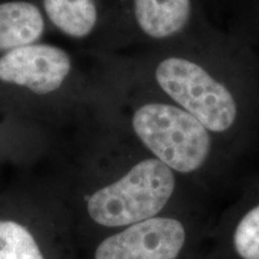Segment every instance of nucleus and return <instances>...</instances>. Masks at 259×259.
Listing matches in <instances>:
<instances>
[{
  "instance_id": "39448f33",
  "label": "nucleus",
  "mask_w": 259,
  "mask_h": 259,
  "mask_svg": "<svg viewBox=\"0 0 259 259\" xmlns=\"http://www.w3.org/2000/svg\"><path fill=\"white\" fill-rule=\"evenodd\" d=\"M185 236L179 220L156 216L107 238L97 247L95 259H176Z\"/></svg>"
},
{
  "instance_id": "f257e3e1",
  "label": "nucleus",
  "mask_w": 259,
  "mask_h": 259,
  "mask_svg": "<svg viewBox=\"0 0 259 259\" xmlns=\"http://www.w3.org/2000/svg\"><path fill=\"white\" fill-rule=\"evenodd\" d=\"M150 79L223 144L259 132V65L246 40L221 32L167 47L151 64Z\"/></svg>"
},
{
  "instance_id": "9d476101",
  "label": "nucleus",
  "mask_w": 259,
  "mask_h": 259,
  "mask_svg": "<svg viewBox=\"0 0 259 259\" xmlns=\"http://www.w3.org/2000/svg\"><path fill=\"white\" fill-rule=\"evenodd\" d=\"M254 16H255V21H257L258 23V27H259V9L258 10H254ZM255 53V52H254ZM255 56H257V59H258V65H259V54L255 53Z\"/></svg>"
},
{
  "instance_id": "6e6552de",
  "label": "nucleus",
  "mask_w": 259,
  "mask_h": 259,
  "mask_svg": "<svg viewBox=\"0 0 259 259\" xmlns=\"http://www.w3.org/2000/svg\"><path fill=\"white\" fill-rule=\"evenodd\" d=\"M44 6L52 23L73 38L87 37L99 22L96 0H44Z\"/></svg>"
},
{
  "instance_id": "20e7f679",
  "label": "nucleus",
  "mask_w": 259,
  "mask_h": 259,
  "mask_svg": "<svg viewBox=\"0 0 259 259\" xmlns=\"http://www.w3.org/2000/svg\"><path fill=\"white\" fill-rule=\"evenodd\" d=\"M131 16L139 34L163 46L216 37L204 0H131Z\"/></svg>"
},
{
  "instance_id": "f03ea898",
  "label": "nucleus",
  "mask_w": 259,
  "mask_h": 259,
  "mask_svg": "<svg viewBox=\"0 0 259 259\" xmlns=\"http://www.w3.org/2000/svg\"><path fill=\"white\" fill-rule=\"evenodd\" d=\"M130 126L151 156L176 174L202 170L223 144L197 119L162 95L136 106Z\"/></svg>"
},
{
  "instance_id": "9b49d317",
  "label": "nucleus",
  "mask_w": 259,
  "mask_h": 259,
  "mask_svg": "<svg viewBox=\"0 0 259 259\" xmlns=\"http://www.w3.org/2000/svg\"><path fill=\"white\" fill-rule=\"evenodd\" d=\"M253 5H254V10L259 9V0H253Z\"/></svg>"
},
{
  "instance_id": "1a4fd4ad",
  "label": "nucleus",
  "mask_w": 259,
  "mask_h": 259,
  "mask_svg": "<svg viewBox=\"0 0 259 259\" xmlns=\"http://www.w3.org/2000/svg\"><path fill=\"white\" fill-rule=\"evenodd\" d=\"M0 259H44V255L25 227L0 221Z\"/></svg>"
},
{
  "instance_id": "0eeeda50",
  "label": "nucleus",
  "mask_w": 259,
  "mask_h": 259,
  "mask_svg": "<svg viewBox=\"0 0 259 259\" xmlns=\"http://www.w3.org/2000/svg\"><path fill=\"white\" fill-rule=\"evenodd\" d=\"M44 29V17L31 3L0 4V51L9 52L32 45L41 37Z\"/></svg>"
},
{
  "instance_id": "7ed1b4c3",
  "label": "nucleus",
  "mask_w": 259,
  "mask_h": 259,
  "mask_svg": "<svg viewBox=\"0 0 259 259\" xmlns=\"http://www.w3.org/2000/svg\"><path fill=\"white\" fill-rule=\"evenodd\" d=\"M177 174L155 157L138 161L124 176L89 197V216L105 227H124L156 218L173 198Z\"/></svg>"
},
{
  "instance_id": "423d86ee",
  "label": "nucleus",
  "mask_w": 259,
  "mask_h": 259,
  "mask_svg": "<svg viewBox=\"0 0 259 259\" xmlns=\"http://www.w3.org/2000/svg\"><path fill=\"white\" fill-rule=\"evenodd\" d=\"M69 54L51 45H28L0 58V80L24 87L38 95L56 92L69 76Z\"/></svg>"
}]
</instances>
